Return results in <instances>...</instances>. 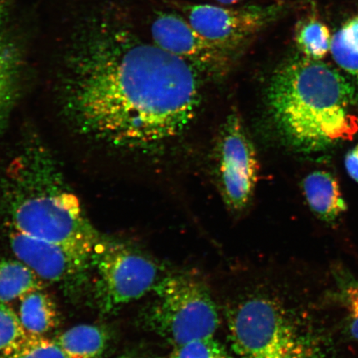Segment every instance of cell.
Returning <instances> with one entry per match:
<instances>
[{
    "mask_svg": "<svg viewBox=\"0 0 358 358\" xmlns=\"http://www.w3.org/2000/svg\"><path fill=\"white\" fill-rule=\"evenodd\" d=\"M294 38L301 55L315 60L323 59L330 51L332 43L328 27L315 17L298 22Z\"/></svg>",
    "mask_w": 358,
    "mask_h": 358,
    "instance_id": "e0dca14e",
    "label": "cell"
},
{
    "mask_svg": "<svg viewBox=\"0 0 358 358\" xmlns=\"http://www.w3.org/2000/svg\"><path fill=\"white\" fill-rule=\"evenodd\" d=\"M219 189L228 209L241 213L252 199L258 179V161L252 141L238 114H231L217 144Z\"/></svg>",
    "mask_w": 358,
    "mask_h": 358,
    "instance_id": "ba28073f",
    "label": "cell"
},
{
    "mask_svg": "<svg viewBox=\"0 0 358 358\" xmlns=\"http://www.w3.org/2000/svg\"><path fill=\"white\" fill-rule=\"evenodd\" d=\"M1 358H67L56 340L27 334Z\"/></svg>",
    "mask_w": 358,
    "mask_h": 358,
    "instance_id": "ac0fdd59",
    "label": "cell"
},
{
    "mask_svg": "<svg viewBox=\"0 0 358 358\" xmlns=\"http://www.w3.org/2000/svg\"><path fill=\"white\" fill-rule=\"evenodd\" d=\"M171 358H240L214 337L196 340L173 348Z\"/></svg>",
    "mask_w": 358,
    "mask_h": 358,
    "instance_id": "d6986e66",
    "label": "cell"
},
{
    "mask_svg": "<svg viewBox=\"0 0 358 358\" xmlns=\"http://www.w3.org/2000/svg\"><path fill=\"white\" fill-rule=\"evenodd\" d=\"M115 358H162L159 356L149 355V353L140 352H127Z\"/></svg>",
    "mask_w": 358,
    "mask_h": 358,
    "instance_id": "d4e9b609",
    "label": "cell"
},
{
    "mask_svg": "<svg viewBox=\"0 0 358 358\" xmlns=\"http://www.w3.org/2000/svg\"><path fill=\"white\" fill-rule=\"evenodd\" d=\"M303 189L312 212L322 221L334 222L346 212L347 204L332 174L324 171L308 174Z\"/></svg>",
    "mask_w": 358,
    "mask_h": 358,
    "instance_id": "8fae6325",
    "label": "cell"
},
{
    "mask_svg": "<svg viewBox=\"0 0 358 358\" xmlns=\"http://www.w3.org/2000/svg\"><path fill=\"white\" fill-rule=\"evenodd\" d=\"M357 93L321 60L295 56L273 73L267 103L277 131L294 149L315 153L351 140L358 131L352 114Z\"/></svg>",
    "mask_w": 358,
    "mask_h": 358,
    "instance_id": "7a4b0ae2",
    "label": "cell"
},
{
    "mask_svg": "<svg viewBox=\"0 0 358 358\" xmlns=\"http://www.w3.org/2000/svg\"><path fill=\"white\" fill-rule=\"evenodd\" d=\"M56 341L67 358H101L110 341V335L101 326L82 324L58 336Z\"/></svg>",
    "mask_w": 358,
    "mask_h": 358,
    "instance_id": "4fadbf2b",
    "label": "cell"
},
{
    "mask_svg": "<svg viewBox=\"0 0 358 358\" xmlns=\"http://www.w3.org/2000/svg\"><path fill=\"white\" fill-rule=\"evenodd\" d=\"M224 313L240 358H332V344L311 317L271 289L243 294Z\"/></svg>",
    "mask_w": 358,
    "mask_h": 358,
    "instance_id": "277c9868",
    "label": "cell"
},
{
    "mask_svg": "<svg viewBox=\"0 0 358 358\" xmlns=\"http://www.w3.org/2000/svg\"><path fill=\"white\" fill-rule=\"evenodd\" d=\"M13 254L43 281L76 288L83 285L91 273L92 255L50 241L34 238L10 229Z\"/></svg>",
    "mask_w": 358,
    "mask_h": 358,
    "instance_id": "9c48e42d",
    "label": "cell"
},
{
    "mask_svg": "<svg viewBox=\"0 0 358 358\" xmlns=\"http://www.w3.org/2000/svg\"><path fill=\"white\" fill-rule=\"evenodd\" d=\"M12 3L13 0H0V32L10 15Z\"/></svg>",
    "mask_w": 358,
    "mask_h": 358,
    "instance_id": "cb8c5ba5",
    "label": "cell"
},
{
    "mask_svg": "<svg viewBox=\"0 0 358 358\" xmlns=\"http://www.w3.org/2000/svg\"><path fill=\"white\" fill-rule=\"evenodd\" d=\"M152 292L154 301L143 320L173 348L214 337L220 316L207 285L198 277L187 272L169 273Z\"/></svg>",
    "mask_w": 358,
    "mask_h": 358,
    "instance_id": "5b68a950",
    "label": "cell"
},
{
    "mask_svg": "<svg viewBox=\"0 0 358 358\" xmlns=\"http://www.w3.org/2000/svg\"><path fill=\"white\" fill-rule=\"evenodd\" d=\"M43 281L20 259L0 258V303L20 299L31 291L44 288Z\"/></svg>",
    "mask_w": 358,
    "mask_h": 358,
    "instance_id": "9a60e30c",
    "label": "cell"
},
{
    "mask_svg": "<svg viewBox=\"0 0 358 358\" xmlns=\"http://www.w3.org/2000/svg\"><path fill=\"white\" fill-rule=\"evenodd\" d=\"M217 1L222 4H225V6H231V4H236L243 1V0H217Z\"/></svg>",
    "mask_w": 358,
    "mask_h": 358,
    "instance_id": "484cf974",
    "label": "cell"
},
{
    "mask_svg": "<svg viewBox=\"0 0 358 358\" xmlns=\"http://www.w3.org/2000/svg\"><path fill=\"white\" fill-rule=\"evenodd\" d=\"M200 71L146 43L113 13L89 17L66 59L64 106L87 136L128 150L172 140L194 119Z\"/></svg>",
    "mask_w": 358,
    "mask_h": 358,
    "instance_id": "6da1fadb",
    "label": "cell"
},
{
    "mask_svg": "<svg viewBox=\"0 0 358 358\" xmlns=\"http://www.w3.org/2000/svg\"><path fill=\"white\" fill-rule=\"evenodd\" d=\"M345 165L349 176L358 182V145L347 155Z\"/></svg>",
    "mask_w": 358,
    "mask_h": 358,
    "instance_id": "603a6c76",
    "label": "cell"
},
{
    "mask_svg": "<svg viewBox=\"0 0 358 358\" xmlns=\"http://www.w3.org/2000/svg\"><path fill=\"white\" fill-rule=\"evenodd\" d=\"M337 297L346 306L349 313L348 333L358 341V294L355 291L337 285Z\"/></svg>",
    "mask_w": 358,
    "mask_h": 358,
    "instance_id": "44dd1931",
    "label": "cell"
},
{
    "mask_svg": "<svg viewBox=\"0 0 358 358\" xmlns=\"http://www.w3.org/2000/svg\"><path fill=\"white\" fill-rule=\"evenodd\" d=\"M20 301L17 315L27 334L44 336L59 324L57 304L43 289L31 291Z\"/></svg>",
    "mask_w": 358,
    "mask_h": 358,
    "instance_id": "7c38bea8",
    "label": "cell"
},
{
    "mask_svg": "<svg viewBox=\"0 0 358 358\" xmlns=\"http://www.w3.org/2000/svg\"><path fill=\"white\" fill-rule=\"evenodd\" d=\"M2 206L10 229L34 238L89 255L101 238L40 146L27 148L8 168Z\"/></svg>",
    "mask_w": 358,
    "mask_h": 358,
    "instance_id": "3957f363",
    "label": "cell"
},
{
    "mask_svg": "<svg viewBox=\"0 0 358 358\" xmlns=\"http://www.w3.org/2000/svg\"><path fill=\"white\" fill-rule=\"evenodd\" d=\"M151 34L157 46L189 62L201 73L220 76L231 64L234 52L209 41L176 13H157Z\"/></svg>",
    "mask_w": 358,
    "mask_h": 358,
    "instance_id": "30bf717a",
    "label": "cell"
},
{
    "mask_svg": "<svg viewBox=\"0 0 358 358\" xmlns=\"http://www.w3.org/2000/svg\"><path fill=\"white\" fill-rule=\"evenodd\" d=\"M26 335L19 315L7 304L0 303V355L10 351Z\"/></svg>",
    "mask_w": 358,
    "mask_h": 358,
    "instance_id": "ffe728a7",
    "label": "cell"
},
{
    "mask_svg": "<svg viewBox=\"0 0 358 358\" xmlns=\"http://www.w3.org/2000/svg\"><path fill=\"white\" fill-rule=\"evenodd\" d=\"M330 52L336 64L358 83V16L336 31Z\"/></svg>",
    "mask_w": 358,
    "mask_h": 358,
    "instance_id": "2e32d148",
    "label": "cell"
},
{
    "mask_svg": "<svg viewBox=\"0 0 358 358\" xmlns=\"http://www.w3.org/2000/svg\"><path fill=\"white\" fill-rule=\"evenodd\" d=\"M19 45L0 32V124L10 113L15 101L21 69Z\"/></svg>",
    "mask_w": 358,
    "mask_h": 358,
    "instance_id": "5bb4252c",
    "label": "cell"
},
{
    "mask_svg": "<svg viewBox=\"0 0 358 358\" xmlns=\"http://www.w3.org/2000/svg\"><path fill=\"white\" fill-rule=\"evenodd\" d=\"M141 249L124 241L101 238L91 256L93 296L103 313H112L152 292L164 275Z\"/></svg>",
    "mask_w": 358,
    "mask_h": 358,
    "instance_id": "8992f818",
    "label": "cell"
},
{
    "mask_svg": "<svg viewBox=\"0 0 358 358\" xmlns=\"http://www.w3.org/2000/svg\"><path fill=\"white\" fill-rule=\"evenodd\" d=\"M335 273L336 284L344 286L358 294V279L346 271L344 268H338L334 271Z\"/></svg>",
    "mask_w": 358,
    "mask_h": 358,
    "instance_id": "7402d4cb",
    "label": "cell"
},
{
    "mask_svg": "<svg viewBox=\"0 0 358 358\" xmlns=\"http://www.w3.org/2000/svg\"><path fill=\"white\" fill-rule=\"evenodd\" d=\"M173 4L203 37L234 53L254 36L281 19L289 10L285 3L238 8L185 2Z\"/></svg>",
    "mask_w": 358,
    "mask_h": 358,
    "instance_id": "52a82bcc",
    "label": "cell"
}]
</instances>
